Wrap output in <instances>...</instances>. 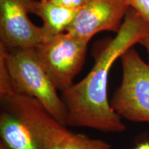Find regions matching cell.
Returning a JSON list of instances; mask_svg holds the SVG:
<instances>
[{
	"label": "cell",
	"mask_w": 149,
	"mask_h": 149,
	"mask_svg": "<svg viewBox=\"0 0 149 149\" xmlns=\"http://www.w3.org/2000/svg\"><path fill=\"white\" fill-rule=\"evenodd\" d=\"M149 33V25L132 8L114 38L96 56L94 66L78 83L61 92L66 106V126L93 128L104 133H122L126 126L108 97V81L112 66L124 53Z\"/></svg>",
	"instance_id": "1"
},
{
	"label": "cell",
	"mask_w": 149,
	"mask_h": 149,
	"mask_svg": "<svg viewBox=\"0 0 149 149\" xmlns=\"http://www.w3.org/2000/svg\"><path fill=\"white\" fill-rule=\"evenodd\" d=\"M0 100L2 108L17 114L34 129L46 149H111L106 141L67 129L37 100L17 91L10 79L0 80Z\"/></svg>",
	"instance_id": "2"
},
{
	"label": "cell",
	"mask_w": 149,
	"mask_h": 149,
	"mask_svg": "<svg viewBox=\"0 0 149 149\" xmlns=\"http://www.w3.org/2000/svg\"><path fill=\"white\" fill-rule=\"evenodd\" d=\"M11 84L17 91L35 99L66 126L67 110L57 89L40 64L34 48L7 50L0 44Z\"/></svg>",
	"instance_id": "3"
},
{
	"label": "cell",
	"mask_w": 149,
	"mask_h": 149,
	"mask_svg": "<svg viewBox=\"0 0 149 149\" xmlns=\"http://www.w3.org/2000/svg\"><path fill=\"white\" fill-rule=\"evenodd\" d=\"M122 79L110 103L121 117L149 123V64L130 48L120 57Z\"/></svg>",
	"instance_id": "4"
},
{
	"label": "cell",
	"mask_w": 149,
	"mask_h": 149,
	"mask_svg": "<svg viewBox=\"0 0 149 149\" xmlns=\"http://www.w3.org/2000/svg\"><path fill=\"white\" fill-rule=\"evenodd\" d=\"M88 43L65 32L34 48L40 64L58 91L63 92L74 84L85 62Z\"/></svg>",
	"instance_id": "5"
},
{
	"label": "cell",
	"mask_w": 149,
	"mask_h": 149,
	"mask_svg": "<svg viewBox=\"0 0 149 149\" xmlns=\"http://www.w3.org/2000/svg\"><path fill=\"white\" fill-rule=\"evenodd\" d=\"M33 0H0V44L7 50L30 48L44 42L41 27L29 17Z\"/></svg>",
	"instance_id": "6"
},
{
	"label": "cell",
	"mask_w": 149,
	"mask_h": 149,
	"mask_svg": "<svg viewBox=\"0 0 149 149\" xmlns=\"http://www.w3.org/2000/svg\"><path fill=\"white\" fill-rule=\"evenodd\" d=\"M130 8L128 0H86L67 32L88 42L102 31L117 34Z\"/></svg>",
	"instance_id": "7"
},
{
	"label": "cell",
	"mask_w": 149,
	"mask_h": 149,
	"mask_svg": "<svg viewBox=\"0 0 149 149\" xmlns=\"http://www.w3.org/2000/svg\"><path fill=\"white\" fill-rule=\"evenodd\" d=\"M1 141L8 149H46L34 129L14 112L1 109Z\"/></svg>",
	"instance_id": "8"
},
{
	"label": "cell",
	"mask_w": 149,
	"mask_h": 149,
	"mask_svg": "<svg viewBox=\"0 0 149 149\" xmlns=\"http://www.w3.org/2000/svg\"><path fill=\"white\" fill-rule=\"evenodd\" d=\"M77 9L58 4L52 0H33L30 6V14L42 19L41 26L44 40L67 32L75 19Z\"/></svg>",
	"instance_id": "9"
},
{
	"label": "cell",
	"mask_w": 149,
	"mask_h": 149,
	"mask_svg": "<svg viewBox=\"0 0 149 149\" xmlns=\"http://www.w3.org/2000/svg\"><path fill=\"white\" fill-rule=\"evenodd\" d=\"M128 3L149 25V0H128Z\"/></svg>",
	"instance_id": "10"
},
{
	"label": "cell",
	"mask_w": 149,
	"mask_h": 149,
	"mask_svg": "<svg viewBox=\"0 0 149 149\" xmlns=\"http://www.w3.org/2000/svg\"><path fill=\"white\" fill-rule=\"evenodd\" d=\"M52 1L64 6L79 10L83 6L86 0H52Z\"/></svg>",
	"instance_id": "11"
},
{
	"label": "cell",
	"mask_w": 149,
	"mask_h": 149,
	"mask_svg": "<svg viewBox=\"0 0 149 149\" xmlns=\"http://www.w3.org/2000/svg\"><path fill=\"white\" fill-rule=\"evenodd\" d=\"M139 44H140L141 46H143L146 49V51L148 53V64H149V33L146 35V37H144V38L141 40L140 42H139Z\"/></svg>",
	"instance_id": "12"
},
{
	"label": "cell",
	"mask_w": 149,
	"mask_h": 149,
	"mask_svg": "<svg viewBox=\"0 0 149 149\" xmlns=\"http://www.w3.org/2000/svg\"><path fill=\"white\" fill-rule=\"evenodd\" d=\"M135 149H149V141L140 143L137 145Z\"/></svg>",
	"instance_id": "13"
},
{
	"label": "cell",
	"mask_w": 149,
	"mask_h": 149,
	"mask_svg": "<svg viewBox=\"0 0 149 149\" xmlns=\"http://www.w3.org/2000/svg\"><path fill=\"white\" fill-rule=\"evenodd\" d=\"M0 149H8V148H7V147L1 141V142H0Z\"/></svg>",
	"instance_id": "14"
}]
</instances>
